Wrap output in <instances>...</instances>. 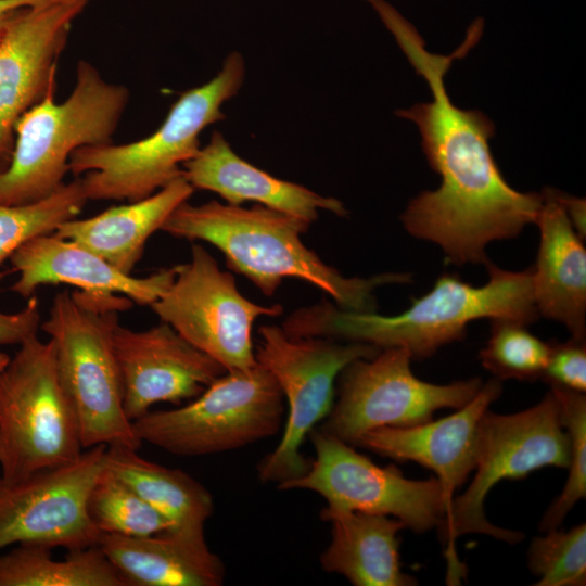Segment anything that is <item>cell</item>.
I'll return each mask as SVG.
<instances>
[{
    "label": "cell",
    "mask_w": 586,
    "mask_h": 586,
    "mask_svg": "<svg viewBox=\"0 0 586 586\" xmlns=\"http://www.w3.org/2000/svg\"><path fill=\"white\" fill-rule=\"evenodd\" d=\"M365 1L428 81L433 97L431 102L396 111L418 126L426 160L442 179L436 190L412 199L400 220L411 235L440 245L450 264L486 265L491 242L514 238L536 222L543 194L519 192L506 181L488 144L494 123L481 111L455 105L446 90V73L453 61L476 46L483 20L469 26L453 53L441 55L425 49L416 27L386 0Z\"/></svg>",
    "instance_id": "obj_1"
},
{
    "label": "cell",
    "mask_w": 586,
    "mask_h": 586,
    "mask_svg": "<svg viewBox=\"0 0 586 586\" xmlns=\"http://www.w3.org/2000/svg\"><path fill=\"white\" fill-rule=\"evenodd\" d=\"M485 266L489 279L484 285L474 286L458 275L444 273L399 315L354 311L323 300L293 311L282 329L293 336L359 342L380 349L402 347L412 358H426L443 345L462 340L471 321L488 318L526 326L536 321L533 267L509 271L491 260Z\"/></svg>",
    "instance_id": "obj_2"
},
{
    "label": "cell",
    "mask_w": 586,
    "mask_h": 586,
    "mask_svg": "<svg viewBox=\"0 0 586 586\" xmlns=\"http://www.w3.org/2000/svg\"><path fill=\"white\" fill-rule=\"evenodd\" d=\"M309 226L259 204L246 208L213 200L200 205L182 203L162 231L217 247L228 268L244 276L266 296H272L283 279L296 278L320 289L344 309L375 311L374 291L379 286L410 281L408 273L344 277L303 243L301 234Z\"/></svg>",
    "instance_id": "obj_3"
},
{
    "label": "cell",
    "mask_w": 586,
    "mask_h": 586,
    "mask_svg": "<svg viewBox=\"0 0 586 586\" xmlns=\"http://www.w3.org/2000/svg\"><path fill=\"white\" fill-rule=\"evenodd\" d=\"M132 301L124 295L81 290L55 294L40 329L49 335L58 373L77 416L84 449L141 442L123 407V386L114 349L119 313Z\"/></svg>",
    "instance_id": "obj_4"
},
{
    "label": "cell",
    "mask_w": 586,
    "mask_h": 586,
    "mask_svg": "<svg viewBox=\"0 0 586 586\" xmlns=\"http://www.w3.org/2000/svg\"><path fill=\"white\" fill-rule=\"evenodd\" d=\"M243 56L231 52L206 84L180 94L163 124L150 136L125 144L82 146L69 157V171L80 178L88 200L133 202L145 199L182 175L200 151V133L225 119L221 105L243 85Z\"/></svg>",
    "instance_id": "obj_5"
},
{
    "label": "cell",
    "mask_w": 586,
    "mask_h": 586,
    "mask_svg": "<svg viewBox=\"0 0 586 586\" xmlns=\"http://www.w3.org/2000/svg\"><path fill=\"white\" fill-rule=\"evenodd\" d=\"M54 93L50 90L15 124L11 161L0 173V204H29L56 191L75 150L113 142L129 101L125 86L106 81L85 60L77 64L69 97L55 103Z\"/></svg>",
    "instance_id": "obj_6"
},
{
    "label": "cell",
    "mask_w": 586,
    "mask_h": 586,
    "mask_svg": "<svg viewBox=\"0 0 586 586\" xmlns=\"http://www.w3.org/2000/svg\"><path fill=\"white\" fill-rule=\"evenodd\" d=\"M570 440L559 404L550 391L536 405L511 415L487 410L479 424L475 474L468 488L454 497L437 533L447 561V584L458 585L466 575L455 542L466 534H483L508 544L523 540V533L491 523L484 511L489 491L502 480H519L545 467L568 469Z\"/></svg>",
    "instance_id": "obj_7"
},
{
    "label": "cell",
    "mask_w": 586,
    "mask_h": 586,
    "mask_svg": "<svg viewBox=\"0 0 586 586\" xmlns=\"http://www.w3.org/2000/svg\"><path fill=\"white\" fill-rule=\"evenodd\" d=\"M82 451L53 344L34 335L0 372V476L15 482L72 462Z\"/></svg>",
    "instance_id": "obj_8"
},
{
    "label": "cell",
    "mask_w": 586,
    "mask_h": 586,
    "mask_svg": "<svg viewBox=\"0 0 586 586\" xmlns=\"http://www.w3.org/2000/svg\"><path fill=\"white\" fill-rule=\"evenodd\" d=\"M284 398L273 375L259 362L226 371L187 405L149 411L131 422L141 443L177 456L234 450L277 434Z\"/></svg>",
    "instance_id": "obj_9"
},
{
    "label": "cell",
    "mask_w": 586,
    "mask_h": 586,
    "mask_svg": "<svg viewBox=\"0 0 586 586\" xmlns=\"http://www.w3.org/2000/svg\"><path fill=\"white\" fill-rule=\"evenodd\" d=\"M255 357L276 379L288 408L283 434L277 447L258 464V477L277 486L302 476L309 461L301 453L314 426L327 418L334 404V383L341 371L359 358L381 349L359 342L318 336H293L281 327L259 328Z\"/></svg>",
    "instance_id": "obj_10"
},
{
    "label": "cell",
    "mask_w": 586,
    "mask_h": 586,
    "mask_svg": "<svg viewBox=\"0 0 586 586\" xmlns=\"http://www.w3.org/2000/svg\"><path fill=\"white\" fill-rule=\"evenodd\" d=\"M411 355L402 347L359 358L339 375L337 400L321 431L356 446L380 428H409L432 420L443 408L459 409L480 391V378L434 384L417 378Z\"/></svg>",
    "instance_id": "obj_11"
},
{
    "label": "cell",
    "mask_w": 586,
    "mask_h": 586,
    "mask_svg": "<svg viewBox=\"0 0 586 586\" xmlns=\"http://www.w3.org/2000/svg\"><path fill=\"white\" fill-rule=\"evenodd\" d=\"M150 307L226 371L247 370L257 364L253 324L258 317L283 311L279 304L259 305L243 296L234 276L221 270L198 243L191 246L190 262L178 265L173 283Z\"/></svg>",
    "instance_id": "obj_12"
},
{
    "label": "cell",
    "mask_w": 586,
    "mask_h": 586,
    "mask_svg": "<svg viewBox=\"0 0 586 586\" xmlns=\"http://www.w3.org/2000/svg\"><path fill=\"white\" fill-rule=\"evenodd\" d=\"M309 437L315 459L305 474L281 484L280 489L315 492L332 510L393 517L415 533L438 527L447 500L436 477L407 479L395 466L380 467L321 430H313Z\"/></svg>",
    "instance_id": "obj_13"
},
{
    "label": "cell",
    "mask_w": 586,
    "mask_h": 586,
    "mask_svg": "<svg viewBox=\"0 0 586 586\" xmlns=\"http://www.w3.org/2000/svg\"><path fill=\"white\" fill-rule=\"evenodd\" d=\"M106 447L87 448L72 462L15 482L0 476V550L21 543L67 551L95 546L101 532L87 501Z\"/></svg>",
    "instance_id": "obj_14"
},
{
    "label": "cell",
    "mask_w": 586,
    "mask_h": 586,
    "mask_svg": "<svg viewBox=\"0 0 586 586\" xmlns=\"http://www.w3.org/2000/svg\"><path fill=\"white\" fill-rule=\"evenodd\" d=\"M90 0L27 8L0 41V173L10 164L15 124L56 87L59 58L74 21Z\"/></svg>",
    "instance_id": "obj_15"
},
{
    "label": "cell",
    "mask_w": 586,
    "mask_h": 586,
    "mask_svg": "<svg viewBox=\"0 0 586 586\" xmlns=\"http://www.w3.org/2000/svg\"><path fill=\"white\" fill-rule=\"evenodd\" d=\"M114 349L129 421L156 403L180 404L200 395L226 370L166 322L135 331L117 326Z\"/></svg>",
    "instance_id": "obj_16"
},
{
    "label": "cell",
    "mask_w": 586,
    "mask_h": 586,
    "mask_svg": "<svg viewBox=\"0 0 586 586\" xmlns=\"http://www.w3.org/2000/svg\"><path fill=\"white\" fill-rule=\"evenodd\" d=\"M501 392V381L491 379L454 413L409 428H380L365 434L356 446L433 471L448 510L457 488L475 468L480 421Z\"/></svg>",
    "instance_id": "obj_17"
},
{
    "label": "cell",
    "mask_w": 586,
    "mask_h": 586,
    "mask_svg": "<svg viewBox=\"0 0 586 586\" xmlns=\"http://www.w3.org/2000/svg\"><path fill=\"white\" fill-rule=\"evenodd\" d=\"M18 273L10 290L29 298L42 285L67 284L90 293L118 294L151 305L173 283L178 265L148 277L125 273L82 244L48 233L21 245L11 256Z\"/></svg>",
    "instance_id": "obj_18"
},
{
    "label": "cell",
    "mask_w": 586,
    "mask_h": 586,
    "mask_svg": "<svg viewBox=\"0 0 586 586\" xmlns=\"http://www.w3.org/2000/svg\"><path fill=\"white\" fill-rule=\"evenodd\" d=\"M182 175L194 189L215 192L231 205L252 201L310 225L320 209L347 216L337 199L273 177L241 158L218 130L212 132L208 143L194 157L183 163Z\"/></svg>",
    "instance_id": "obj_19"
},
{
    "label": "cell",
    "mask_w": 586,
    "mask_h": 586,
    "mask_svg": "<svg viewBox=\"0 0 586 586\" xmlns=\"http://www.w3.org/2000/svg\"><path fill=\"white\" fill-rule=\"evenodd\" d=\"M536 222L539 246L533 267L537 311L563 323L572 337L586 333V250L573 229L559 191L546 188Z\"/></svg>",
    "instance_id": "obj_20"
},
{
    "label": "cell",
    "mask_w": 586,
    "mask_h": 586,
    "mask_svg": "<svg viewBox=\"0 0 586 586\" xmlns=\"http://www.w3.org/2000/svg\"><path fill=\"white\" fill-rule=\"evenodd\" d=\"M97 546L127 586H219L225 564L205 539L165 532L149 536L101 533Z\"/></svg>",
    "instance_id": "obj_21"
},
{
    "label": "cell",
    "mask_w": 586,
    "mask_h": 586,
    "mask_svg": "<svg viewBox=\"0 0 586 586\" xmlns=\"http://www.w3.org/2000/svg\"><path fill=\"white\" fill-rule=\"evenodd\" d=\"M331 524V542L320 556L321 568L355 586H412L417 579L402 571L399 520L360 511L323 508Z\"/></svg>",
    "instance_id": "obj_22"
},
{
    "label": "cell",
    "mask_w": 586,
    "mask_h": 586,
    "mask_svg": "<svg viewBox=\"0 0 586 586\" xmlns=\"http://www.w3.org/2000/svg\"><path fill=\"white\" fill-rule=\"evenodd\" d=\"M193 191L181 175L145 199L110 207L89 218H73L61 224L54 233L82 244L118 270L131 273L149 238L162 230Z\"/></svg>",
    "instance_id": "obj_23"
},
{
    "label": "cell",
    "mask_w": 586,
    "mask_h": 586,
    "mask_svg": "<svg viewBox=\"0 0 586 586\" xmlns=\"http://www.w3.org/2000/svg\"><path fill=\"white\" fill-rule=\"evenodd\" d=\"M104 467L162 513L173 524L170 533L205 539L213 497L187 472L149 461L137 449L122 445L106 447Z\"/></svg>",
    "instance_id": "obj_24"
},
{
    "label": "cell",
    "mask_w": 586,
    "mask_h": 586,
    "mask_svg": "<svg viewBox=\"0 0 586 586\" xmlns=\"http://www.w3.org/2000/svg\"><path fill=\"white\" fill-rule=\"evenodd\" d=\"M51 548L21 543L0 556V586H127L95 545L54 560Z\"/></svg>",
    "instance_id": "obj_25"
},
{
    "label": "cell",
    "mask_w": 586,
    "mask_h": 586,
    "mask_svg": "<svg viewBox=\"0 0 586 586\" xmlns=\"http://www.w3.org/2000/svg\"><path fill=\"white\" fill-rule=\"evenodd\" d=\"M87 508L101 533L149 536L173 531L162 513L105 467L91 487Z\"/></svg>",
    "instance_id": "obj_26"
},
{
    "label": "cell",
    "mask_w": 586,
    "mask_h": 586,
    "mask_svg": "<svg viewBox=\"0 0 586 586\" xmlns=\"http://www.w3.org/2000/svg\"><path fill=\"white\" fill-rule=\"evenodd\" d=\"M87 201L78 178L40 201L0 204V265L30 239L53 233L61 224L76 218Z\"/></svg>",
    "instance_id": "obj_27"
},
{
    "label": "cell",
    "mask_w": 586,
    "mask_h": 586,
    "mask_svg": "<svg viewBox=\"0 0 586 586\" xmlns=\"http://www.w3.org/2000/svg\"><path fill=\"white\" fill-rule=\"evenodd\" d=\"M550 343L530 332L526 324L511 320H491V334L479 357L496 379L535 381L548 362Z\"/></svg>",
    "instance_id": "obj_28"
},
{
    "label": "cell",
    "mask_w": 586,
    "mask_h": 586,
    "mask_svg": "<svg viewBox=\"0 0 586 586\" xmlns=\"http://www.w3.org/2000/svg\"><path fill=\"white\" fill-rule=\"evenodd\" d=\"M550 391L558 400L561 423L569 435L571 459L564 487L540 520L538 527L542 532L558 528L577 501L586 497L585 393L553 386Z\"/></svg>",
    "instance_id": "obj_29"
},
{
    "label": "cell",
    "mask_w": 586,
    "mask_h": 586,
    "mask_svg": "<svg viewBox=\"0 0 586 586\" xmlns=\"http://www.w3.org/2000/svg\"><path fill=\"white\" fill-rule=\"evenodd\" d=\"M534 537L527 565L538 576L536 586H584L586 584V524L568 531L558 528Z\"/></svg>",
    "instance_id": "obj_30"
},
{
    "label": "cell",
    "mask_w": 586,
    "mask_h": 586,
    "mask_svg": "<svg viewBox=\"0 0 586 586\" xmlns=\"http://www.w3.org/2000/svg\"><path fill=\"white\" fill-rule=\"evenodd\" d=\"M540 379L551 387L585 393V339H575L571 336V339L564 343H550L548 362Z\"/></svg>",
    "instance_id": "obj_31"
},
{
    "label": "cell",
    "mask_w": 586,
    "mask_h": 586,
    "mask_svg": "<svg viewBox=\"0 0 586 586\" xmlns=\"http://www.w3.org/2000/svg\"><path fill=\"white\" fill-rule=\"evenodd\" d=\"M9 270L0 271V284ZM41 323L39 303L36 296H30L27 304L16 313L0 310V345L21 344L37 335Z\"/></svg>",
    "instance_id": "obj_32"
},
{
    "label": "cell",
    "mask_w": 586,
    "mask_h": 586,
    "mask_svg": "<svg viewBox=\"0 0 586 586\" xmlns=\"http://www.w3.org/2000/svg\"><path fill=\"white\" fill-rule=\"evenodd\" d=\"M54 1L64 0H0V41L3 39L14 21L27 8Z\"/></svg>",
    "instance_id": "obj_33"
},
{
    "label": "cell",
    "mask_w": 586,
    "mask_h": 586,
    "mask_svg": "<svg viewBox=\"0 0 586 586\" xmlns=\"http://www.w3.org/2000/svg\"><path fill=\"white\" fill-rule=\"evenodd\" d=\"M559 199L564 207L565 214L573 229L585 241V237H586L585 199L570 196L561 192H559Z\"/></svg>",
    "instance_id": "obj_34"
},
{
    "label": "cell",
    "mask_w": 586,
    "mask_h": 586,
    "mask_svg": "<svg viewBox=\"0 0 586 586\" xmlns=\"http://www.w3.org/2000/svg\"><path fill=\"white\" fill-rule=\"evenodd\" d=\"M10 360V356L4 352L0 351V372L5 368Z\"/></svg>",
    "instance_id": "obj_35"
}]
</instances>
